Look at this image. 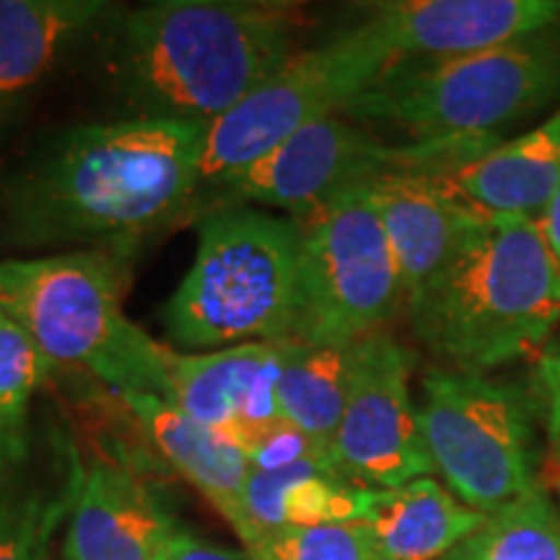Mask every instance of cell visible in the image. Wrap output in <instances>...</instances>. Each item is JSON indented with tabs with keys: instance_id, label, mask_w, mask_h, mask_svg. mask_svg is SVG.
<instances>
[{
	"instance_id": "obj_1",
	"label": "cell",
	"mask_w": 560,
	"mask_h": 560,
	"mask_svg": "<svg viewBox=\"0 0 560 560\" xmlns=\"http://www.w3.org/2000/svg\"><path fill=\"white\" fill-rule=\"evenodd\" d=\"M206 125L130 120L60 132L0 179V244L112 249L192 219Z\"/></svg>"
},
{
	"instance_id": "obj_2",
	"label": "cell",
	"mask_w": 560,
	"mask_h": 560,
	"mask_svg": "<svg viewBox=\"0 0 560 560\" xmlns=\"http://www.w3.org/2000/svg\"><path fill=\"white\" fill-rule=\"evenodd\" d=\"M304 13L268 0H156L117 16L109 73L149 120L210 125L296 55Z\"/></svg>"
},
{
	"instance_id": "obj_3",
	"label": "cell",
	"mask_w": 560,
	"mask_h": 560,
	"mask_svg": "<svg viewBox=\"0 0 560 560\" xmlns=\"http://www.w3.org/2000/svg\"><path fill=\"white\" fill-rule=\"evenodd\" d=\"M405 306L431 353L480 374L542 353L560 322V268L535 219L488 213Z\"/></svg>"
},
{
	"instance_id": "obj_4",
	"label": "cell",
	"mask_w": 560,
	"mask_h": 560,
	"mask_svg": "<svg viewBox=\"0 0 560 560\" xmlns=\"http://www.w3.org/2000/svg\"><path fill=\"white\" fill-rule=\"evenodd\" d=\"M301 312V223L262 208H226L200 219L195 262L166 301L164 330L187 353L299 342Z\"/></svg>"
},
{
	"instance_id": "obj_5",
	"label": "cell",
	"mask_w": 560,
	"mask_h": 560,
	"mask_svg": "<svg viewBox=\"0 0 560 560\" xmlns=\"http://www.w3.org/2000/svg\"><path fill=\"white\" fill-rule=\"evenodd\" d=\"M136 255L75 249L0 260V310L52 366H75L122 392L164 397V342L125 314Z\"/></svg>"
},
{
	"instance_id": "obj_6",
	"label": "cell",
	"mask_w": 560,
	"mask_h": 560,
	"mask_svg": "<svg viewBox=\"0 0 560 560\" xmlns=\"http://www.w3.org/2000/svg\"><path fill=\"white\" fill-rule=\"evenodd\" d=\"M558 94L560 24L459 58L397 60L342 115L400 130L410 143L501 138Z\"/></svg>"
},
{
	"instance_id": "obj_7",
	"label": "cell",
	"mask_w": 560,
	"mask_h": 560,
	"mask_svg": "<svg viewBox=\"0 0 560 560\" xmlns=\"http://www.w3.org/2000/svg\"><path fill=\"white\" fill-rule=\"evenodd\" d=\"M495 145H501V138L389 145L350 122L346 115H330L306 125L210 192L195 210V219L226 208H278L291 219H304L346 190L371 185L387 174L452 177Z\"/></svg>"
},
{
	"instance_id": "obj_8",
	"label": "cell",
	"mask_w": 560,
	"mask_h": 560,
	"mask_svg": "<svg viewBox=\"0 0 560 560\" xmlns=\"http://www.w3.org/2000/svg\"><path fill=\"white\" fill-rule=\"evenodd\" d=\"M420 389L418 423L433 470L465 506L493 514L537 488V397L462 369H431Z\"/></svg>"
},
{
	"instance_id": "obj_9",
	"label": "cell",
	"mask_w": 560,
	"mask_h": 560,
	"mask_svg": "<svg viewBox=\"0 0 560 560\" xmlns=\"http://www.w3.org/2000/svg\"><path fill=\"white\" fill-rule=\"evenodd\" d=\"M395 58L366 24L299 50L234 109L206 125L198 159V202L322 117L342 115ZM195 219V213H192Z\"/></svg>"
},
{
	"instance_id": "obj_10",
	"label": "cell",
	"mask_w": 560,
	"mask_h": 560,
	"mask_svg": "<svg viewBox=\"0 0 560 560\" xmlns=\"http://www.w3.org/2000/svg\"><path fill=\"white\" fill-rule=\"evenodd\" d=\"M301 223L304 312L299 342H355L405 304L395 252L369 185L346 190Z\"/></svg>"
},
{
	"instance_id": "obj_11",
	"label": "cell",
	"mask_w": 560,
	"mask_h": 560,
	"mask_svg": "<svg viewBox=\"0 0 560 560\" xmlns=\"http://www.w3.org/2000/svg\"><path fill=\"white\" fill-rule=\"evenodd\" d=\"M412 353L384 330L359 340L346 412L332 444L342 478L369 490L429 478L433 462L410 397Z\"/></svg>"
},
{
	"instance_id": "obj_12",
	"label": "cell",
	"mask_w": 560,
	"mask_h": 560,
	"mask_svg": "<svg viewBox=\"0 0 560 560\" xmlns=\"http://www.w3.org/2000/svg\"><path fill=\"white\" fill-rule=\"evenodd\" d=\"M83 480L81 446L60 420L0 439V560H52Z\"/></svg>"
},
{
	"instance_id": "obj_13",
	"label": "cell",
	"mask_w": 560,
	"mask_h": 560,
	"mask_svg": "<svg viewBox=\"0 0 560 560\" xmlns=\"http://www.w3.org/2000/svg\"><path fill=\"white\" fill-rule=\"evenodd\" d=\"M395 60L459 58L560 24V0H395L363 21Z\"/></svg>"
},
{
	"instance_id": "obj_14",
	"label": "cell",
	"mask_w": 560,
	"mask_h": 560,
	"mask_svg": "<svg viewBox=\"0 0 560 560\" xmlns=\"http://www.w3.org/2000/svg\"><path fill=\"white\" fill-rule=\"evenodd\" d=\"M283 350L285 342H247L202 353L164 346V400L221 436L283 418L278 410Z\"/></svg>"
},
{
	"instance_id": "obj_15",
	"label": "cell",
	"mask_w": 560,
	"mask_h": 560,
	"mask_svg": "<svg viewBox=\"0 0 560 560\" xmlns=\"http://www.w3.org/2000/svg\"><path fill=\"white\" fill-rule=\"evenodd\" d=\"M369 187L395 252L408 304L457 255L488 213L444 174H387Z\"/></svg>"
},
{
	"instance_id": "obj_16",
	"label": "cell",
	"mask_w": 560,
	"mask_h": 560,
	"mask_svg": "<svg viewBox=\"0 0 560 560\" xmlns=\"http://www.w3.org/2000/svg\"><path fill=\"white\" fill-rule=\"evenodd\" d=\"M174 516L120 462L86 465L60 560H164Z\"/></svg>"
},
{
	"instance_id": "obj_17",
	"label": "cell",
	"mask_w": 560,
	"mask_h": 560,
	"mask_svg": "<svg viewBox=\"0 0 560 560\" xmlns=\"http://www.w3.org/2000/svg\"><path fill=\"white\" fill-rule=\"evenodd\" d=\"M120 400L136 416L161 457L192 488H198L210 506L240 535L244 550L255 548L262 532L255 527L247 511L249 459L221 433L206 429L164 397L122 392Z\"/></svg>"
},
{
	"instance_id": "obj_18",
	"label": "cell",
	"mask_w": 560,
	"mask_h": 560,
	"mask_svg": "<svg viewBox=\"0 0 560 560\" xmlns=\"http://www.w3.org/2000/svg\"><path fill=\"white\" fill-rule=\"evenodd\" d=\"M112 11L104 0H0V107L37 86Z\"/></svg>"
},
{
	"instance_id": "obj_19",
	"label": "cell",
	"mask_w": 560,
	"mask_h": 560,
	"mask_svg": "<svg viewBox=\"0 0 560 560\" xmlns=\"http://www.w3.org/2000/svg\"><path fill=\"white\" fill-rule=\"evenodd\" d=\"M467 200L501 215H540L560 192V109L450 177Z\"/></svg>"
},
{
	"instance_id": "obj_20",
	"label": "cell",
	"mask_w": 560,
	"mask_h": 560,
	"mask_svg": "<svg viewBox=\"0 0 560 560\" xmlns=\"http://www.w3.org/2000/svg\"><path fill=\"white\" fill-rule=\"evenodd\" d=\"M488 514L465 506L433 478L376 490L366 516L382 560H444Z\"/></svg>"
},
{
	"instance_id": "obj_21",
	"label": "cell",
	"mask_w": 560,
	"mask_h": 560,
	"mask_svg": "<svg viewBox=\"0 0 560 560\" xmlns=\"http://www.w3.org/2000/svg\"><path fill=\"white\" fill-rule=\"evenodd\" d=\"M376 490L361 488L327 462H299L283 470H255L247 511L260 532L366 522Z\"/></svg>"
},
{
	"instance_id": "obj_22",
	"label": "cell",
	"mask_w": 560,
	"mask_h": 560,
	"mask_svg": "<svg viewBox=\"0 0 560 560\" xmlns=\"http://www.w3.org/2000/svg\"><path fill=\"white\" fill-rule=\"evenodd\" d=\"M359 359L355 342H285L278 376V410L332 462ZM338 470V467H335Z\"/></svg>"
},
{
	"instance_id": "obj_23",
	"label": "cell",
	"mask_w": 560,
	"mask_h": 560,
	"mask_svg": "<svg viewBox=\"0 0 560 560\" xmlns=\"http://www.w3.org/2000/svg\"><path fill=\"white\" fill-rule=\"evenodd\" d=\"M444 560H560V516L537 486L486 516Z\"/></svg>"
},
{
	"instance_id": "obj_24",
	"label": "cell",
	"mask_w": 560,
	"mask_h": 560,
	"mask_svg": "<svg viewBox=\"0 0 560 560\" xmlns=\"http://www.w3.org/2000/svg\"><path fill=\"white\" fill-rule=\"evenodd\" d=\"M52 369L32 335L0 310V439L32 429V400Z\"/></svg>"
},
{
	"instance_id": "obj_25",
	"label": "cell",
	"mask_w": 560,
	"mask_h": 560,
	"mask_svg": "<svg viewBox=\"0 0 560 560\" xmlns=\"http://www.w3.org/2000/svg\"><path fill=\"white\" fill-rule=\"evenodd\" d=\"M255 560H382L369 524H327L262 532Z\"/></svg>"
},
{
	"instance_id": "obj_26",
	"label": "cell",
	"mask_w": 560,
	"mask_h": 560,
	"mask_svg": "<svg viewBox=\"0 0 560 560\" xmlns=\"http://www.w3.org/2000/svg\"><path fill=\"white\" fill-rule=\"evenodd\" d=\"M537 400L545 412L550 454L560 465V340H550L537 361Z\"/></svg>"
},
{
	"instance_id": "obj_27",
	"label": "cell",
	"mask_w": 560,
	"mask_h": 560,
	"mask_svg": "<svg viewBox=\"0 0 560 560\" xmlns=\"http://www.w3.org/2000/svg\"><path fill=\"white\" fill-rule=\"evenodd\" d=\"M164 560H255L247 550H231L223 545H215L206 537L195 535L192 529L182 527L174 520L170 540H166Z\"/></svg>"
},
{
	"instance_id": "obj_28",
	"label": "cell",
	"mask_w": 560,
	"mask_h": 560,
	"mask_svg": "<svg viewBox=\"0 0 560 560\" xmlns=\"http://www.w3.org/2000/svg\"><path fill=\"white\" fill-rule=\"evenodd\" d=\"M537 226H540V234L545 244H548L552 260L560 268V192L545 206L540 219H537Z\"/></svg>"
},
{
	"instance_id": "obj_29",
	"label": "cell",
	"mask_w": 560,
	"mask_h": 560,
	"mask_svg": "<svg viewBox=\"0 0 560 560\" xmlns=\"http://www.w3.org/2000/svg\"><path fill=\"white\" fill-rule=\"evenodd\" d=\"M558 490H560V480H558Z\"/></svg>"
}]
</instances>
